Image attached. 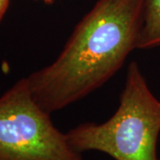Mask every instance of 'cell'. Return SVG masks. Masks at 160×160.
Instances as JSON below:
<instances>
[{
	"instance_id": "1",
	"label": "cell",
	"mask_w": 160,
	"mask_h": 160,
	"mask_svg": "<svg viewBox=\"0 0 160 160\" xmlns=\"http://www.w3.org/2000/svg\"><path fill=\"white\" fill-rule=\"evenodd\" d=\"M142 7L143 0H98L56 60L26 78L35 102L52 114L109 81L137 49Z\"/></svg>"
},
{
	"instance_id": "2",
	"label": "cell",
	"mask_w": 160,
	"mask_h": 160,
	"mask_svg": "<svg viewBox=\"0 0 160 160\" xmlns=\"http://www.w3.org/2000/svg\"><path fill=\"white\" fill-rule=\"evenodd\" d=\"M159 133L160 101L150 91L136 62L128 66L114 115L102 124L84 123L66 132L77 151L97 150L115 160H160Z\"/></svg>"
},
{
	"instance_id": "3",
	"label": "cell",
	"mask_w": 160,
	"mask_h": 160,
	"mask_svg": "<svg viewBox=\"0 0 160 160\" xmlns=\"http://www.w3.org/2000/svg\"><path fill=\"white\" fill-rule=\"evenodd\" d=\"M0 160H85L35 102L26 78L0 96Z\"/></svg>"
},
{
	"instance_id": "4",
	"label": "cell",
	"mask_w": 160,
	"mask_h": 160,
	"mask_svg": "<svg viewBox=\"0 0 160 160\" xmlns=\"http://www.w3.org/2000/svg\"><path fill=\"white\" fill-rule=\"evenodd\" d=\"M160 47V0H143L137 49Z\"/></svg>"
},
{
	"instance_id": "5",
	"label": "cell",
	"mask_w": 160,
	"mask_h": 160,
	"mask_svg": "<svg viewBox=\"0 0 160 160\" xmlns=\"http://www.w3.org/2000/svg\"><path fill=\"white\" fill-rule=\"evenodd\" d=\"M10 4V0H0V22L4 17Z\"/></svg>"
},
{
	"instance_id": "6",
	"label": "cell",
	"mask_w": 160,
	"mask_h": 160,
	"mask_svg": "<svg viewBox=\"0 0 160 160\" xmlns=\"http://www.w3.org/2000/svg\"><path fill=\"white\" fill-rule=\"evenodd\" d=\"M42 1H44V3L48 4V5H51L53 3V0H42Z\"/></svg>"
}]
</instances>
